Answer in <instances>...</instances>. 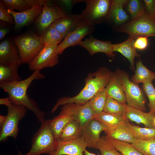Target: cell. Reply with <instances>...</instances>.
Masks as SVG:
<instances>
[{"label":"cell","instance_id":"1","mask_svg":"<svg viewBox=\"0 0 155 155\" xmlns=\"http://www.w3.org/2000/svg\"><path fill=\"white\" fill-rule=\"evenodd\" d=\"M40 71L36 70L26 78L11 83H0V87L6 92L12 104L26 107L32 111L38 121L41 123L45 120V113L38 107L36 102L29 97L27 90L32 82L43 79L45 76Z\"/></svg>","mask_w":155,"mask_h":155},{"label":"cell","instance_id":"2","mask_svg":"<svg viewBox=\"0 0 155 155\" xmlns=\"http://www.w3.org/2000/svg\"><path fill=\"white\" fill-rule=\"evenodd\" d=\"M108 68L102 67L94 72L89 73L85 79V85L77 95L72 97H64L59 98L54 106L51 112H55L60 106L67 104H85L98 92L105 88L113 74Z\"/></svg>","mask_w":155,"mask_h":155},{"label":"cell","instance_id":"3","mask_svg":"<svg viewBox=\"0 0 155 155\" xmlns=\"http://www.w3.org/2000/svg\"><path fill=\"white\" fill-rule=\"evenodd\" d=\"M58 140L54 135L51 129L49 119L41 123L40 127L32 140L31 148L25 155H49L56 149Z\"/></svg>","mask_w":155,"mask_h":155},{"label":"cell","instance_id":"4","mask_svg":"<svg viewBox=\"0 0 155 155\" xmlns=\"http://www.w3.org/2000/svg\"><path fill=\"white\" fill-rule=\"evenodd\" d=\"M114 29L119 32L127 33L134 39L141 36L155 37V18L152 17L145 11L140 17Z\"/></svg>","mask_w":155,"mask_h":155},{"label":"cell","instance_id":"5","mask_svg":"<svg viewBox=\"0 0 155 155\" xmlns=\"http://www.w3.org/2000/svg\"><path fill=\"white\" fill-rule=\"evenodd\" d=\"M13 41L17 47L22 64H29L44 46L40 36L34 33L16 36Z\"/></svg>","mask_w":155,"mask_h":155},{"label":"cell","instance_id":"6","mask_svg":"<svg viewBox=\"0 0 155 155\" xmlns=\"http://www.w3.org/2000/svg\"><path fill=\"white\" fill-rule=\"evenodd\" d=\"M123 90L127 105L143 111L146 110V100L143 90L132 82L126 72L117 68L115 71Z\"/></svg>","mask_w":155,"mask_h":155},{"label":"cell","instance_id":"7","mask_svg":"<svg viewBox=\"0 0 155 155\" xmlns=\"http://www.w3.org/2000/svg\"><path fill=\"white\" fill-rule=\"evenodd\" d=\"M111 0H87L86 7L80 14L82 19L95 26L106 21L111 5Z\"/></svg>","mask_w":155,"mask_h":155},{"label":"cell","instance_id":"8","mask_svg":"<svg viewBox=\"0 0 155 155\" xmlns=\"http://www.w3.org/2000/svg\"><path fill=\"white\" fill-rule=\"evenodd\" d=\"M7 107L5 121L0 128V141H5L9 137L16 139L18 135L19 121L25 116L27 108L24 106L11 104Z\"/></svg>","mask_w":155,"mask_h":155},{"label":"cell","instance_id":"9","mask_svg":"<svg viewBox=\"0 0 155 155\" xmlns=\"http://www.w3.org/2000/svg\"><path fill=\"white\" fill-rule=\"evenodd\" d=\"M94 30V26L82 19L76 28L58 45L56 51L58 55L61 54L67 48L78 45L84 37L91 34Z\"/></svg>","mask_w":155,"mask_h":155},{"label":"cell","instance_id":"10","mask_svg":"<svg viewBox=\"0 0 155 155\" xmlns=\"http://www.w3.org/2000/svg\"><path fill=\"white\" fill-rule=\"evenodd\" d=\"M58 45H44L35 58L29 64L31 71H41L42 69L51 67L59 63V56L56 52Z\"/></svg>","mask_w":155,"mask_h":155},{"label":"cell","instance_id":"11","mask_svg":"<svg viewBox=\"0 0 155 155\" xmlns=\"http://www.w3.org/2000/svg\"><path fill=\"white\" fill-rule=\"evenodd\" d=\"M46 1L43 6L42 13L36 19L37 26L43 33L52 23L57 20L67 16L65 13L59 6H49Z\"/></svg>","mask_w":155,"mask_h":155},{"label":"cell","instance_id":"12","mask_svg":"<svg viewBox=\"0 0 155 155\" xmlns=\"http://www.w3.org/2000/svg\"><path fill=\"white\" fill-rule=\"evenodd\" d=\"M62 107L79 123L82 128L93 119L95 115L88 102L83 104L68 103Z\"/></svg>","mask_w":155,"mask_h":155},{"label":"cell","instance_id":"13","mask_svg":"<svg viewBox=\"0 0 155 155\" xmlns=\"http://www.w3.org/2000/svg\"><path fill=\"white\" fill-rule=\"evenodd\" d=\"M87 147L82 137L67 141L58 139L56 149L49 155H83Z\"/></svg>","mask_w":155,"mask_h":155},{"label":"cell","instance_id":"14","mask_svg":"<svg viewBox=\"0 0 155 155\" xmlns=\"http://www.w3.org/2000/svg\"><path fill=\"white\" fill-rule=\"evenodd\" d=\"M112 44L111 41H102L91 36L82 40L78 45L85 48L90 56L97 53H102L113 59L115 54L112 50Z\"/></svg>","mask_w":155,"mask_h":155},{"label":"cell","instance_id":"15","mask_svg":"<svg viewBox=\"0 0 155 155\" xmlns=\"http://www.w3.org/2000/svg\"><path fill=\"white\" fill-rule=\"evenodd\" d=\"M105 130L104 125L93 118L82 128L81 137L88 147L96 148V144L100 138L101 133Z\"/></svg>","mask_w":155,"mask_h":155},{"label":"cell","instance_id":"16","mask_svg":"<svg viewBox=\"0 0 155 155\" xmlns=\"http://www.w3.org/2000/svg\"><path fill=\"white\" fill-rule=\"evenodd\" d=\"M128 0H112L108 18L106 21L114 28L131 20L129 16L123 9Z\"/></svg>","mask_w":155,"mask_h":155},{"label":"cell","instance_id":"17","mask_svg":"<svg viewBox=\"0 0 155 155\" xmlns=\"http://www.w3.org/2000/svg\"><path fill=\"white\" fill-rule=\"evenodd\" d=\"M43 6H37L22 12H17L7 8L6 11L13 17L15 29L18 30L30 24L42 12Z\"/></svg>","mask_w":155,"mask_h":155},{"label":"cell","instance_id":"18","mask_svg":"<svg viewBox=\"0 0 155 155\" xmlns=\"http://www.w3.org/2000/svg\"><path fill=\"white\" fill-rule=\"evenodd\" d=\"M15 63L22 64L18 48L11 39H5L0 44V64Z\"/></svg>","mask_w":155,"mask_h":155},{"label":"cell","instance_id":"19","mask_svg":"<svg viewBox=\"0 0 155 155\" xmlns=\"http://www.w3.org/2000/svg\"><path fill=\"white\" fill-rule=\"evenodd\" d=\"M109 138L132 144L136 139L134 137L131 125L125 119L113 130L105 132Z\"/></svg>","mask_w":155,"mask_h":155},{"label":"cell","instance_id":"20","mask_svg":"<svg viewBox=\"0 0 155 155\" xmlns=\"http://www.w3.org/2000/svg\"><path fill=\"white\" fill-rule=\"evenodd\" d=\"M82 20L80 14H68L51 24L61 34L64 39L76 28Z\"/></svg>","mask_w":155,"mask_h":155},{"label":"cell","instance_id":"21","mask_svg":"<svg viewBox=\"0 0 155 155\" xmlns=\"http://www.w3.org/2000/svg\"><path fill=\"white\" fill-rule=\"evenodd\" d=\"M135 39L129 36L128 38L122 42L113 44L112 50L113 52L120 53L129 61L131 68L135 69L134 59L135 57L139 58L140 55L138 54L134 46Z\"/></svg>","mask_w":155,"mask_h":155},{"label":"cell","instance_id":"22","mask_svg":"<svg viewBox=\"0 0 155 155\" xmlns=\"http://www.w3.org/2000/svg\"><path fill=\"white\" fill-rule=\"evenodd\" d=\"M155 115L150 112L145 113L141 110L127 105L125 117L126 119L138 124H143L145 127L155 129L153 119Z\"/></svg>","mask_w":155,"mask_h":155},{"label":"cell","instance_id":"23","mask_svg":"<svg viewBox=\"0 0 155 155\" xmlns=\"http://www.w3.org/2000/svg\"><path fill=\"white\" fill-rule=\"evenodd\" d=\"M59 114L49 120V125L55 138L59 139L62 130L67 124L74 119L73 116L63 107Z\"/></svg>","mask_w":155,"mask_h":155},{"label":"cell","instance_id":"24","mask_svg":"<svg viewBox=\"0 0 155 155\" xmlns=\"http://www.w3.org/2000/svg\"><path fill=\"white\" fill-rule=\"evenodd\" d=\"M108 96L123 104H127L125 95L119 79L115 71L106 87Z\"/></svg>","mask_w":155,"mask_h":155},{"label":"cell","instance_id":"25","mask_svg":"<svg viewBox=\"0 0 155 155\" xmlns=\"http://www.w3.org/2000/svg\"><path fill=\"white\" fill-rule=\"evenodd\" d=\"M155 79V73L148 69L142 63L139 58L136 62V68L134 74L132 76L131 80L138 84L152 82Z\"/></svg>","mask_w":155,"mask_h":155},{"label":"cell","instance_id":"26","mask_svg":"<svg viewBox=\"0 0 155 155\" xmlns=\"http://www.w3.org/2000/svg\"><path fill=\"white\" fill-rule=\"evenodd\" d=\"M20 64L15 63L4 65L0 64V83H11L21 80L18 69Z\"/></svg>","mask_w":155,"mask_h":155},{"label":"cell","instance_id":"27","mask_svg":"<svg viewBox=\"0 0 155 155\" xmlns=\"http://www.w3.org/2000/svg\"><path fill=\"white\" fill-rule=\"evenodd\" d=\"M94 119L101 123L105 126V133L111 130L118 125L126 118L125 117L102 111L96 115Z\"/></svg>","mask_w":155,"mask_h":155},{"label":"cell","instance_id":"28","mask_svg":"<svg viewBox=\"0 0 155 155\" xmlns=\"http://www.w3.org/2000/svg\"><path fill=\"white\" fill-rule=\"evenodd\" d=\"M82 129L79 123L73 119L65 126L59 139L63 141H67L81 137Z\"/></svg>","mask_w":155,"mask_h":155},{"label":"cell","instance_id":"29","mask_svg":"<svg viewBox=\"0 0 155 155\" xmlns=\"http://www.w3.org/2000/svg\"><path fill=\"white\" fill-rule=\"evenodd\" d=\"M40 37L43 43L47 45H58L64 39L61 34L52 24L42 33Z\"/></svg>","mask_w":155,"mask_h":155},{"label":"cell","instance_id":"30","mask_svg":"<svg viewBox=\"0 0 155 155\" xmlns=\"http://www.w3.org/2000/svg\"><path fill=\"white\" fill-rule=\"evenodd\" d=\"M127 106L107 96L103 111L125 117Z\"/></svg>","mask_w":155,"mask_h":155},{"label":"cell","instance_id":"31","mask_svg":"<svg viewBox=\"0 0 155 155\" xmlns=\"http://www.w3.org/2000/svg\"><path fill=\"white\" fill-rule=\"evenodd\" d=\"M107 97L106 87L98 92L89 101L95 115L103 111Z\"/></svg>","mask_w":155,"mask_h":155},{"label":"cell","instance_id":"32","mask_svg":"<svg viewBox=\"0 0 155 155\" xmlns=\"http://www.w3.org/2000/svg\"><path fill=\"white\" fill-rule=\"evenodd\" d=\"M125 6L126 12L129 16L131 20L137 18L145 12V7L143 0H128Z\"/></svg>","mask_w":155,"mask_h":155},{"label":"cell","instance_id":"33","mask_svg":"<svg viewBox=\"0 0 155 155\" xmlns=\"http://www.w3.org/2000/svg\"><path fill=\"white\" fill-rule=\"evenodd\" d=\"M106 137L123 155H144L136 149L131 144Z\"/></svg>","mask_w":155,"mask_h":155},{"label":"cell","instance_id":"34","mask_svg":"<svg viewBox=\"0 0 155 155\" xmlns=\"http://www.w3.org/2000/svg\"><path fill=\"white\" fill-rule=\"evenodd\" d=\"M131 144L144 155H155V139L147 141L136 139Z\"/></svg>","mask_w":155,"mask_h":155},{"label":"cell","instance_id":"35","mask_svg":"<svg viewBox=\"0 0 155 155\" xmlns=\"http://www.w3.org/2000/svg\"><path fill=\"white\" fill-rule=\"evenodd\" d=\"M101 155H123L109 142L106 136L101 137L96 144Z\"/></svg>","mask_w":155,"mask_h":155},{"label":"cell","instance_id":"36","mask_svg":"<svg viewBox=\"0 0 155 155\" xmlns=\"http://www.w3.org/2000/svg\"><path fill=\"white\" fill-rule=\"evenodd\" d=\"M133 134L136 139L147 141L155 139V129L141 127L132 125Z\"/></svg>","mask_w":155,"mask_h":155},{"label":"cell","instance_id":"37","mask_svg":"<svg viewBox=\"0 0 155 155\" xmlns=\"http://www.w3.org/2000/svg\"><path fill=\"white\" fill-rule=\"evenodd\" d=\"M0 2L7 8L22 12L32 8L29 0H3Z\"/></svg>","mask_w":155,"mask_h":155},{"label":"cell","instance_id":"38","mask_svg":"<svg viewBox=\"0 0 155 155\" xmlns=\"http://www.w3.org/2000/svg\"><path fill=\"white\" fill-rule=\"evenodd\" d=\"M142 87L148 99L149 112L155 115V88L152 82L143 84Z\"/></svg>","mask_w":155,"mask_h":155},{"label":"cell","instance_id":"39","mask_svg":"<svg viewBox=\"0 0 155 155\" xmlns=\"http://www.w3.org/2000/svg\"><path fill=\"white\" fill-rule=\"evenodd\" d=\"M0 19L12 24H15L13 17L11 14L7 12L5 9L4 6L1 2H0Z\"/></svg>","mask_w":155,"mask_h":155},{"label":"cell","instance_id":"40","mask_svg":"<svg viewBox=\"0 0 155 155\" xmlns=\"http://www.w3.org/2000/svg\"><path fill=\"white\" fill-rule=\"evenodd\" d=\"M145 11L151 17L155 18V0H143Z\"/></svg>","mask_w":155,"mask_h":155},{"label":"cell","instance_id":"41","mask_svg":"<svg viewBox=\"0 0 155 155\" xmlns=\"http://www.w3.org/2000/svg\"><path fill=\"white\" fill-rule=\"evenodd\" d=\"M148 45V39L146 37H140L136 39L134 42L135 48L139 50L145 49Z\"/></svg>","mask_w":155,"mask_h":155},{"label":"cell","instance_id":"42","mask_svg":"<svg viewBox=\"0 0 155 155\" xmlns=\"http://www.w3.org/2000/svg\"><path fill=\"white\" fill-rule=\"evenodd\" d=\"M12 104L11 101L8 97L0 99V104L1 105H5L8 107Z\"/></svg>","mask_w":155,"mask_h":155},{"label":"cell","instance_id":"43","mask_svg":"<svg viewBox=\"0 0 155 155\" xmlns=\"http://www.w3.org/2000/svg\"><path fill=\"white\" fill-rule=\"evenodd\" d=\"M9 30L6 28H0V40L3 39L6 34L8 33Z\"/></svg>","mask_w":155,"mask_h":155},{"label":"cell","instance_id":"44","mask_svg":"<svg viewBox=\"0 0 155 155\" xmlns=\"http://www.w3.org/2000/svg\"><path fill=\"white\" fill-rule=\"evenodd\" d=\"M6 117V116L0 115V127L1 128L4 123Z\"/></svg>","mask_w":155,"mask_h":155},{"label":"cell","instance_id":"45","mask_svg":"<svg viewBox=\"0 0 155 155\" xmlns=\"http://www.w3.org/2000/svg\"><path fill=\"white\" fill-rule=\"evenodd\" d=\"M84 154V155H100L99 154H96L94 153L90 152L86 149L85 150Z\"/></svg>","mask_w":155,"mask_h":155},{"label":"cell","instance_id":"46","mask_svg":"<svg viewBox=\"0 0 155 155\" xmlns=\"http://www.w3.org/2000/svg\"><path fill=\"white\" fill-rule=\"evenodd\" d=\"M153 126L155 128V116L154 117L153 119Z\"/></svg>","mask_w":155,"mask_h":155},{"label":"cell","instance_id":"47","mask_svg":"<svg viewBox=\"0 0 155 155\" xmlns=\"http://www.w3.org/2000/svg\"><path fill=\"white\" fill-rule=\"evenodd\" d=\"M18 155H24L22 154L20 152H19Z\"/></svg>","mask_w":155,"mask_h":155}]
</instances>
